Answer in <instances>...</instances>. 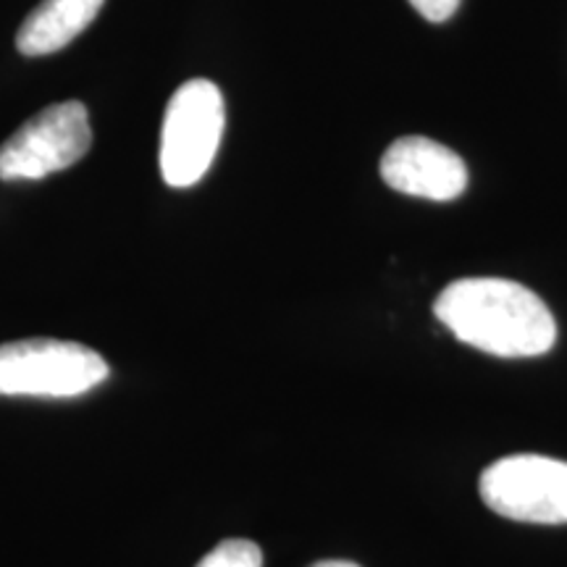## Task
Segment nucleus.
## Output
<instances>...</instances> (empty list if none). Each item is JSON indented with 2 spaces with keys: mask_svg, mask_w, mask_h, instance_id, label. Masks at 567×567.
Instances as JSON below:
<instances>
[{
  "mask_svg": "<svg viewBox=\"0 0 567 567\" xmlns=\"http://www.w3.org/2000/svg\"><path fill=\"white\" fill-rule=\"evenodd\" d=\"M434 313L463 344L496 358H536L557 342L542 297L509 279H460L436 297Z\"/></svg>",
  "mask_w": 567,
  "mask_h": 567,
  "instance_id": "obj_1",
  "label": "nucleus"
},
{
  "mask_svg": "<svg viewBox=\"0 0 567 567\" xmlns=\"http://www.w3.org/2000/svg\"><path fill=\"white\" fill-rule=\"evenodd\" d=\"M410 6L429 21H446L460 9V0H410Z\"/></svg>",
  "mask_w": 567,
  "mask_h": 567,
  "instance_id": "obj_9",
  "label": "nucleus"
},
{
  "mask_svg": "<svg viewBox=\"0 0 567 567\" xmlns=\"http://www.w3.org/2000/svg\"><path fill=\"white\" fill-rule=\"evenodd\" d=\"M224 124V95L213 82L189 80L174 92L161 130V176L168 187H193L208 174Z\"/></svg>",
  "mask_w": 567,
  "mask_h": 567,
  "instance_id": "obj_3",
  "label": "nucleus"
},
{
  "mask_svg": "<svg viewBox=\"0 0 567 567\" xmlns=\"http://www.w3.org/2000/svg\"><path fill=\"white\" fill-rule=\"evenodd\" d=\"M481 499L496 515L536 526L567 523V463L544 455H509L481 473Z\"/></svg>",
  "mask_w": 567,
  "mask_h": 567,
  "instance_id": "obj_5",
  "label": "nucleus"
},
{
  "mask_svg": "<svg viewBox=\"0 0 567 567\" xmlns=\"http://www.w3.org/2000/svg\"><path fill=\"white\" fill-rule=\"evenodd\" d=\"M90 145L92 130L84 103H55L32 116L3 142L0 179L34 182L55 172H66L87 155Z\"/></svg>",
  "mask_w": 567,
  "mask_h": 567,
  "instance_id": "obj_4",
  "label": "nucleus"
},
{
  "mask_svg": "<svg viewBox=\"0 0 567 567\" xmlns=\"http://www.w3.org/2000/svg\"><path fill=\"white\" fill-rule=\"evenodd\" d=\"M310 567H360V565L347 563V559H323V563H316V565H310Z\"/></svg>",
  "mask_w": 567,
  "mask_h": 567,
  "instance_id": "obj_10",
  "label": "nucleus"
},
{
  "mask_svg": "<svg viewBox=\"0 0 567 567\" xmlns=\"http://www.w3.org/2000/svg\"><path fill=\"white\" fill-rule=\"evenodd\" d=\"M111 368L101 352L61 339H19L0 344V396L69 400L105 384Z\"/></svg>",
  "mask_w": 567,
  "mask_h": 567,
  "instance_id": "obj_2",
  "label": "nucleus"
},
{
  "mask_svg": "<svg viewBox=\"0 0 567 567\" xmlns=\"http://www.w3.org/2000/svg\"><path fill=\"white\" fill-rule=\"evenodd\" d=\"M381 176L394 193L423 200H455L467 187L465 161L429 137H402L386 147Z\"/></svg>",
  "mask_w": 567,
  "mask_h": 567,
  "instance_id": "obj_6",
  "label": "nucleus"
},
{
  "mask_svg": "<svg viewBox=\"0 0 567 567\" xmlns=\"http://www.w3.org/2000/svg\"><path fill=\"white\" fill-rule=\"evenodd\" d=\"M105 0H42L24 19L17 34L21 55H51L82 34L103 9Z\"/></svg>",
  "mask_w": 567,
  "mask_h": 567,
  "instance_id": "obj_7",
  "label": "nucleus"
},
{
  "mask_svg": "<svg viewBox=\"0 0 567 567\" xmlns=\"http://www.w3.org/2000/svg\"><path fill=\"white\" fill-rule=\"evenodd\" d=\"M197 567H264V551L247 538H226Z\"/></svg>",
  "mask_w": 567,
  "mask_h": 567,
  "instance_id": "obj_8",
  "label": "nucleus"
}]
</instances>
